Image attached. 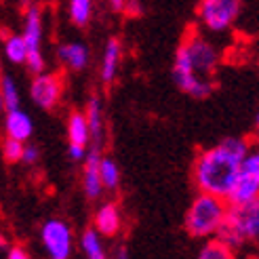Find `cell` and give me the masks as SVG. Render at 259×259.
<instances>
[{"label":"cell","mask_w":259,"mask_h":259,"mask_svg":"<svg viewBox=\"0 0 259 259\" xmlns=\"http://www.w3.org/2000/svg\"><path fill=\"white\" fill-rule=\"evenodd\" d=\"M99 148H93L91 152H87V164H84V173H82V188H84V196L89 200H97L103 192L101 179H99Z\"/></svg>","instance_id":"obj_11"},{"label":"cell","mask_w":259,"mask_h":259,"mask_svg":"<svg viewBox=\"0 0 259 259\" xmlns=\"http://www.w3.org/2000/svg\"><path fill=\"white\" fill-rule=\"evenodd\" d=\"M5 112V99H3V93H0V114Z\"/></svg>","instance_id":"obj_29"},{"label":"cell","mask_w":259,"mask_h":259,"mask_svg":"<svg viewBox=\"0 0 259 259\" xmlns=\"http://www.w3.org/2000/svg\"><path fill=\"white\" fill-rule=\"evenodd\" d=\"M240 15V0H200L198 17L211 32H226Z\"/></svg>","instance_id":"obj_7"},{"label":"cell","mask_w":259,"mask_h":259,"mask_svg":"<svg viewBox=\"0 0 259 259\" xmlns=\"http://www.w3.org/2000/svg\"><path fill=\"white\" fill-rule=\"evenodd\" d=\"M99 179H101V186L108 188V190H116L120 184V169L112 158L108 156H101L99 158Z\"/></svg>","instance_id":"obj_19"},{"label":"cell","mask_w":259,"mask_h":259,"mask_svg":"<svg viewBox=\"0 0 259 259\" xmlns=\"http://www.w3.org/2000/svg\"><path fill=\"white\" fill-rule=\"evenodd\" d=\"M61 93H63V80L59 74L38 72L30 87L32 101L42 110H53L61 99Z\"/></svg>","instance_id":"obj_10"},{"label":"cell","mask_w":259,"mask_h":259,"mask_svg":"<svg viewBox=\"0 0 259 259\" xmlns=\"http://www.w3.org/2000/svg\"><path fill=\"white\" fill-rule=\"evenodd\" d=\"M3 247H7V240H5L3 234H0V249H3Z\"/></svg>","instance_id":"obj_30"},{"label":"cell","mask_w":259,"mask_h":259,"mask_svg":"<svg viewBox=\"0 0 259 259\" xmlns=\"http://www.w3.org/2000/svg\"><path fill=\"white\" fill-rule=\"evenodd\" d=\"M57 57L66 68H70L74 72H80L89 63V47L82 42H66V45L59 47Z\"/></svg>","instance_id":"obj_14"},{"label":"cell","mask_w":259,"mask_h":259,"mask_svg":"<svg viewBox=\"0 0 259 259\" xmlns=\"http://www.w3.org/2000/svg\"><path fill=\"white\" fill-rule=\"evenodd\" d=\"M40 240L49 257L68 259L72 255V230L61 219H49L40 230Z\"/></svg>","instance_id":"obj_8"},{"label":"cell","mask_w":259,"mask_h":259,"mask_svg":"<svg viewBox=\"0 0 259 259\" xmlns=\"http://www.w3.org/2000/svg\"><path fill=\"white\" fill-rule=\"evenodd\" d=\"M226 213H228L226 198L200 192L198 196L194 198L190 211L186 215V230L194 238L213 236L217 228L222 226V222L226 219Z\"/></svg>","instance_id":"obj_3"},{"label":"cell","mask_w":259,"mask_h":259,"mask_svg":"<svg viewBox=\"0 0 259 259\" xmlns=\"http://www.w3.org/2000/svg\"><path fill=\"white\" fill-rule=\"evenodd\" d=\"M68 139L70 144H76V146H89L91 141V135H89V124H87V118L82 112H74L68 120Z\"/></svg>","instance_id":"obj_17"},{"label":"cell","mask_w":259,"mask_h":259,"mask_svg":"<svg viewBox=\"0 0 259 259\" xmlns=\"http://www.w3.org/2000/svg\"><path fill=\"white\" fill-rule=\"evenodd\" d=\"M257 196H259V154L249 152L240 160L238 175L226 200L230 204H240V202L255 200Z\"/></svg>","instance_id":"obj_6"},{"label":"cell","mask_w":259,"mask_h":259,"mask_svg":"<svg viewBox=\"0 0 259 259\" xmlns=\"http://www.w3.org/2000/svg\"><path fill=\"white\" fill-rule=\"evenodd\" d=\"M108 3H110V9L116 11V13H120V11L126 9V0H108Z\"/></svg>","instance_id":"obj_28"},{"label":"cell","mask_w":259,"mask_h":259,"mask_svg":"<svg viewBox=\"0 0 259 259\" xmlns=\"http://www.w3.org/2000/svg\"><path fill=\"white\" fill-rule=\"evenodd\" d=\"M120 55H122L120 40H118V38H110L106 49H103V59H101V80L106 84L114 82L116 72H118Z\"/></svg>","instance_id":"obj_15"},{"label":"cell","mask_w":259,"mask_h":259,"mask_svg":"<svg viewBox=\"0 0 259 259\" xmlns=\"http://www.w3.org/2000/svg\"><path fill=\"white\" fill-rule=\"evenodd\" d=\"M9 259H28L30 255L25 253V249H21V247H13V249H9V255H7Z\"/></svg>","instance_id":"obj_27"},{"label":"cell","mask_w":259,"mask_h":259,"mask_svg":"<svg viewBox=\"0 0 259 259\" xmlns=\"http://www.w3.org/2000/svg\"><path fill=\"white\" fill-rule=\"evenodd\" d=\"M23 141L15 139V137H5L3 141V156L7 162H19L21 160V152H23Z\"/></svg>","instance_id":"obj_24"},{"label":"cell","mask_w":259,"mask_h":259,"mask_svg":"<svg viewBox=\"0 0 259 259\" xmlns=\"http://www.w3.org/2000/svg\"><path fill=\"white\" fill-rule=\"evenodd\" d=\"M0 93H3V99H5V112L7 110H13V108H19V91H17V84L11 76H0Z\"/></svg>","instance_id":"obj_22"},{"label":"cell","mask_w":259,"mask_h":259,"mask_svg":"<svg viewBox=\"0 0 259 259\" xmlns=\"http://www.w3.org/2000/svg\"><path fill=\"white\" fill-rule=\"evenodd\" d=\"M25 42L19 34L5 36V55L11 63H23L25 61Z\"/></svg>","instance_id":"obj_21"},{"label":"cell","mask_w":259,"mask_h":259,"mask_svg":"<svg viewBox=\"0 0 259 259\" xmlns=\"http://www.w3.org/2000/svg\"><path fill=\"white\" fill-rule=\"evenodd\" d=\"M21 5H23V7H30V5H32V0H21Z\"/></svg>","instance_id":"obj_31"},{"label":"cell","mask_w":259,"mask_h":259,"mask_svg":"<svg viewBox=\"0 0 259 259\" xmlns=\"http://www.w3.org/2000/svg\"><path fill=\"white\" fill-rule=\"evenodd\" d=\"M80 247H82V253H84L89 259H103V257H106V249H103L101 234H99L95 228H89V230L82 232V236H80Z\"/></svg>","instance_id":"obj_18"},{"label":"cell","mask_w":259,"mask_h":259,"mask_svg":"<svg viewBox=\"0 0 259 259\" xmlns=\"http://www.w3.org/2000/svg\"><path fill=\"white\" fill-rule=\"evenodd\" d=\"M5 131L9 137H15L19 141H28L34 133V122L30 118L28 112H23L21 108H13L7 110V118H5Z\"/></svg>","instance_id":"obj_12"},{"label":"cell","mask_w":259,"mask_h":259,"mask_svg":"<svg viewBox=\"0 0 259 259\" xmlns=\"http://www.w3.org/2000/svg\"><path fill=\"white\" fill-rule=\"evenodd\" d=\"M173 78H175L177 87L194 99H204L213 93V80L202 78V76L194 72L186 45H181L177 49L175 63H173Z\"/></svg>","instance_id":"obj_4"},{"label":"cell","mask_w":259,"mask_h":259,"mask_svg":"<svg viewBox=\"0 0 259 259\" xmlns=\"http://www.w3.org/2000/svg\"><path fill=\"white\" fill-rule=\"evenodd\" d=\"M68 156H70V160H74V162H80V160H84V156H87V148H84V146L70 144V146H68Z\"/></svg>","instance_id":"obj_25"},{"label":"cell","mask_w":259,"mask_h":259,"mask_svg":"<svg viewBox=\"0 0 259 259\" xmlns=\"http://www.w3.org/2000/svg\"><path fill=\"white\" fill-rule=\"evenodd\" d=\"M36 160H38V148H36V146H23L21 162H25V164H34Z\"/></svg>","instance_id":"obj_26"},{"label":"cell","mask_w":259,"mask_h":259,"mask_svg":"<svg viewBox=\"0 0 259 259\" xmlns=\"http://www.w3.org/2000/svg\"><path fill=\"white\" fill-rule=\"evenodd\" d=\"M217 238L232 251L244 242L257 240L259 236V200H249L240 204H228V213L222 226L217 228Z\"/></svg>","instance_id":"obj_2"},{"label":"cell","mask_w":259,"mask_h":259,"mask_svg":"<svg viewBox=\"0 0 259 259\" xmlns=\"http://www.w3.org/2000/svg\"><path fill=\"white\" fill-rule=\"evenodd\" d=\"M198 257L200 259H230L232 257V249L226 247V244L219 240V238H215V240L204 244Z\"/></svg>","instance_id":"obj_23"},{"label":"cell","mask_w":259,"mask_h":259,"mask_svg":"<svg viewBox=\"0 0 259 259\" xmlns=\"http://www.w3.org/2000/svg\"><path fill=\"white\" fill-rule=\"evenodd\" d=\"M251 152V144L242 137H228L222 144L204 150L194 164V181L200 192L228 198L240 169V160Z\"/></svg>","instance_id":"obj_1"},{"label":"cell","mask_w":259,"mask_h":259,"mask_svg":"<svg viewBox=\"0 0 259 259\" xmlns=\"http://www.w3.org/2000/svg\"><path fill=\"white\" fill-rule=\"evenodd\" d=\"M84 118H87V124H89V135L97 144L95 148H99V141L103 137V110H101V103H99L97 97L89 99Z\"/></svg>","instance_id":"obj_16"},{"label":"cell","mask_w":259,"mask_h":259,"mask_svg":"<svg viewBox=\"0 0 259 259\" xmlns=\"http://www.w3.org/2000/svg\"><path fill=\"white\" fill-rule=\"evenodd\" d=\"M120 211L118 206H116L114 202H106L103 206H99L97 213H95V230L99 232L101 236H116L120 230Z\"/></svg>","instance_id":"obj_13"},{"label":"cell","mask_w":259,"mask_h":259,"mask_svg":"<svg viewBox=\"0 0 259 259\" xmlns=\"http://www.w3.org/2000/svg\"><path fill=\"white\" fill-rule=\"evenodd\" d=\"M23 42H25V66L30 72L38 74L45 70V57L40 51V42H42V11L40 7L30 5L25 11V25H23Z\"/></svg>","instance_id":"obj_5"},{"label":"cell","mask_w":259,"mask_h":259,"mask_svg":"<svg viewBox=\"0 0 259 259\" xmlns=\"http://www.w3.org/2000/svg\"><path fill=\"white\" fill-rule=\"evenodd\" d=\"M184 45L188 49V55H190L194 72H196L198 76H202V78H209L211 80V76L215 74V68H217V63H219L217 49L209 40H204L202 36H198L196 32H194L190 38H186Z\"/></svg>","instance_id":"obj_9"},{"label":"cell","mask_w":259,"mask_h":259,"mask_svg":"<svg viewBox=\"0 0 259 259\" xmlns=\"http://www.w3.org/2000/svg\"><path fill=\"white\" fill-rule=\"evenodd\" d=\"M70 19L78 28H87L93 15V0H70Z\"/></svg>","instance_id":"obj_20"}]
</instances>
